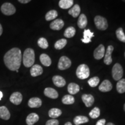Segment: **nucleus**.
Listing matches in <instances>:
<instances>
[{
    "instance_id": "39",
    "label": "nucleus",
    "mask_w": 125,
    "mask_h": 125,
    "mask_svg": "<svg viewBox=\"0 0 125 125\" xmlns=\"http://www.w3.org/2000/svg\"><path fill=\"white\" fill-rule=\"evenodd\" d=\"M31 0H18V1L21 4H27V3L30 2Z\"/></svg>"
},
{
    "instance_id": "45",
    "label": "nucleus",
    "mask_w": 125,
    "mask_h": 125,
    "mask_svg": "<svg viewBox=\"0 0 125 125\" xmlns=\"http://www.w3.org/2000/svg\"><path fill=\"white\" fill-rule=\"evenodd\" d=\"M123 1H124V2H125V0H122Z\"/></svg>"
},
{
    "instance_id": "19",
    "label": "nucleus",
    "mask_w": 125,
    "mask_h": 125,
    "mask_svg": "<svg viewBox=\"0 0 125 125\" xmlns=\"http://www.w3.org/2000/svg\"><path fill=\"white\" fill-rule=\"evenodd\" d=\"M93 37L94 33L92 32L89 29L85 30V31H83V38L81 40V41L82 42L85 43H89L91 42V39Z\"/></svg>"
},
{
    "instance_id": "42",
    "label": "nucleus",
    "mask_w": 125,
    "mask_h": 125,
    "mask_svg": "<svg viewBox=\"0 0 125 125\" xmlns=\"http://www.w3.org/2000/svg\"><path fill=\"white\" fill-rule=\"evenodd\" d=\"M64 125H72V123L71 122H67L64 124Z\"/></svg>"
},
{
    "instance_id": "25",
    "label": "nucleus",
    "mask_w": 125,
    "mask_h": 125,
    "mask_svg": "<svg viewBox=\"0 0 125 125\" xmlns=\"http://www.w3.org/2000/svg\"><path fill=\"white\" fill-rule=\"evenodd\" d=\"M74 4V0H60L59 5L62 9H66L71 8Z\"/></svg>"
},
{
    "instance_id": "23",
    "label": "nucleus",
    "mask_w": 125,
    "mask_h": 125,
    "mask_svg": "<svg viewBox=\"0 0 125 125\" xmlns=\"http://www.w3.org/2000/svg\"><path fill=\"white\" fill-rule=\"evenodd\" d=\"M62 110L59 108H53L50 109L48 112V115L52 119H56L62 115Z\"/></svg>"
},
{
    "instance_id": "1",
    "label": "nucleus",
    "mask_w": 125,
    "mask_h": 125,
    "mask_svg": "<svg viewBox=\"0 0 125 125\" xmlns=\"http://www.w3.org/2000/svg\"><path fill=\"white\" fill-rule=\"evenodd\" d=\"M22 60V54L20 49L13 48L5 54L4 62L9 70L16 71L19 69Z\"/></svg>"
},
{
    "instance_id": "21",
    "label": "nucleus",
    "mask_w": 125,
    "mask_h": 125,
    "mask_svg": "<svg viewBox=\"0 0 125 125\" xmlns=\"http://www.w3.org/2000/svg\"><path fill=\"white\" fill-rule=\"evenodd\" d=\"M10 117V114L9 111L5 106L0 107V118L4 120H9Z\"/></svg>"
},
{
    "instance_id": "12",
    "label": "nucleus",
    "mask_w": 125,
    "mask_h": 125,
    "mask_svg": "<svg viewBox=\"0 0 125 125\" xmlns=\"http://www.w3.org/2000/svg\"><path fill=\"white\" fill-rule=\"evenodd\" d=\"M82 100L83 102L86 107H90L93 105L94 103V98L92 94H84L82 96Z\"/></svg>"
},
{
    "instance_id": "16",
    "label": "nucleus",
    "mask_w": 125,
    "mask_h": 125,
    "mask_svg": "<svg viewBox=\"0 0 125 125\" xmlns=\"http://www.w3.org/2000/svg\"><path fill=\"white\" fill-rule=\"evenodd\" d=\"M52 81L54 85L58 87H64L66 84L64 78L60 75H54L52 78Z\"/></svg>"
},
{
    "instance_id": "15",
    "label": "nucleus",
    "mask_w": 125,
    "mask_h": 125,
    "mask_svg": "<svg viewBox=\"0 0 125 125\" xmlns=\"http://www.w3.org/2000/svg\"><path fill=\"white\" fill-rule=\"evenodd\" d=\"M43 73V68L38 64H34L30 69V74L33 77L40 76Z\"/></svg>"
},
{
    "instance_id": "33",
    "label": "nucleus",
    "mask_w": 125,
    "mask_h": 125,
    "mask_svg": "<svg viewBox=\"0 0 125 125\" xmlns=\"http://www.w3.org/2000/svg\"><path fill=\"white\" fill-rule=\"evenodd\" d=\"M116 35L117 38L120 41L125 43V34L123 32V30L122 27L119 28L116 31Z\"/></svg>"
},
{
    "instance_id": "24",
    "label": "nucleus",
    "mask_w": 125,
    "mask_h": 125,
    "mask_svg": "<svg viewBox=\"0 0 125 125\" xmlns=\"http://www.w3.org/2000/svg\"><path fill=\"white\" fill-rule=\"evenodd\" d=\"M40 59L41 62L44 66L46 67H49L52 64V60L51 59L48 54L43 53L40 55Z\"/></svg>"
},
{
    "instance_id": "43",
    "label": "nucleus",
    "mask_w": 125,
    "mask_h": 125,
    "mask_svg": "<svg viewBox=\"0 0 125 125\" xmlns=\"http://www.w3.org/2000/svg\"><path fill=\"white\" fill-rule=\"evenodd\" d=\"M115 125L114 124V123H111V122H109V123H108L107 125Z\"/></svg>"
},
{
    "instance_id": "26",
    "label": "nucleus",
    "mask_w": 125,
    "mask_h": 125,
    "mask_svg": "<svg viewBox=\"0 0 125 125\" xmlns=\"http://www.w3.org/2000/svg\"><path fill=\"white\" fill-rule=\"evenodd\" d=\"M81 12V8L78 4H75L74 7L71 8L68 11V13L71 15L73 18H76L79 15Z\"/></svg>"
},
{
    "instance_id": "6",
    "label": "nucleus",
    "mask_w": 125,
    "mask_h": 125,
    "mask_svg": "<svg viewBox=\"0 0 125 125\" xmlns=\"http://www.w3.org/2000/svg\"><path fill=\"white\" fill-rule=\"evenodd\" d=\"M1 10L4 15L10 16L15 13L16 8L10 3L5 2L1 6Z\"/></svg>"
},
{
    "instance_id": "37",
    "label": "nucleus",
    "mask_w": 125,
    "mask_h": 125,
    "mask_svg": "<svg viewBox=\"0 0 125 125\" xmlns=\"http://www.w3.org/2000/svg\"><path fill=\"white\" fill-rule=\"evenodd\" d=\"M59 122L58 120L56 119H52L48 120L46 122V125H59Z\"/></svg>"
},
{
    "instance_id": "29",
    "label": "nucleus",
    "mask_w": 125,
    "mask_h": 125,
    "mask_svg": "<svg viewBox=\"0 0 125 125\" xmlns=\"http://www.w3.org/2000/svg\"><path fill=\"white\" fill-rule=\"evenodd\" d=\"M116 90L119 93H124L125 92V79H120L116 84Z\"/></svg>"
},
{
    "instance_id": "34",
    "label": "nucleus",
    "mask_w": 125,
    "mask_h": 125,
    "mask_svg": "<svg viewBox=\"0 0 125 125\" xmlns=\"http://www.w3.org/2000/svg\"><path fill=\"white\" fill-rule=\"evenodd\" d=\"M89 116L92 119H97L100 116V110L98 107H94L93 109H92L91 111L89 114Z\"/></svg>"
},
{
    "instance_id": "13",
    "label": "nucleus",
    "mask_w": 125,
    "mask_h": 125,
    "mask_svg": "<svg viewBox=\"0 0 125 125\" xmlns=\"http://www.w3.org/2000/svg\"><path fill=\"white\" fill-rule=\"evenodd\" d=\"M112 89V85L110 81L107 79L103 81L98 87V89L101 92H108Z\"/></svg>"
},
{
    "instance_id": "44",
    "label": "nucleus",
    "mask_w": 125,
    "mask_h": 125,
    "mask_svg": "<svg viewBox=\"0 0 125 125\" xmlns=\"http://www.w3.org/2000/svg\"><path fill=\"white\" fill-rule=\"evenodd\" d=\"M123 109H124V111H125V103L124 104V106H123Z\"/></svg>"
},
{
    "instance_id": "41",
    "label": "nucleus",
    "mask_w": 125,
    "mask_h": 125,
    "mask_svg": "<svg viewBox=\"0 0 125 125\" xmlns=\"http://www.w3.org/2000/svg\"><path fill=\"white\" fill-rule=\"evenodd\" d=\"M2 97H3V93H2V92H1V91H0V100H1L2 99Z\"/></svg>"
},
{
    "instance_id": "30",
    "label": "nucleus",
    "mask_w": 125,
    "mask_h": 125,
    "mask_svg": "<svg viewBox=\"0 0 125 125\" xmlns=\"http://www.w3.org/2000/svg\"><path fill=\"white\" fill-rule=\"evenodd\" d=\"M75 29L74 27L71 26V27H68L65 29L64 32V36L66 37V38H71L75 35Z\"/></svg>"
},
{
    "instance_id": "17",
    "label": "nucleus",
    "mask_w": 125,
    "mask_h": 125,
    "mask_svg": "<svg viewBox=\"0 0 125 125\" xmlns=\"http://www.w3.org/2000/svg\"><path fill=\"white\" fill-rule=\"evenodd\" d=\"M40 117L37 114L31 113L26 118V123L27 125H33L39 121Z\"/></svg>"
},
{
    "instance_id": "5",
    "label": "nucleus",
    "mask_w": 125,
    "mask_h": 125,
    "mask_svg": "<svg viewBox=\"0 0 125 125\" xmlns=\"http://www.w3.org/2000/svg\"><path fill=\"white\" fill-rule=\"evenodd\" d=\"M112 78L115 81H119L123 75V70L122 65L119 63H116L112 67Z\"/></svg>"
},
{
    "instance_id": "4",
    "label": "nucleus",
    "mask_w": 125,
    "mask_h": 125,
    "mask_svg": "<svg viewBox=\"0 0 125 125\" xmlns=\"http://www.w3.org/2000/svg\"><path fill=\"white\" fill-rule=\"evenodd\" d=\"M94 24L96 25L97 29L99 30H105L108 26L107 20L101 16H96L94 18Z\"/></svg>"
},
{
    "instance_id": "18",
    "label": "nucleus",
    "mask_w": 125,
    "mask_h": 125,
    "mask_svg": "<svg viewBox=\"0 0 125 125\" xmlns=\"http://www.w3.org/2000/svg\"><path fill=\"white\" fill-rule=\"evenodd\" d=\"M42 100L38 97L31 98L28 102V105L30 108H40L42 105Z\"/></svg>"
},
{
    "instance_id": "38",
    "label": "nucleus",
    "mask_w": 125,
    "mask_h": 125,
    "mask_svg": "<svg viewBox=\"0 0 125 125\" xmlns=\"http://www.w3.org/2000/svg\"><path fill=\"white\" fill-rule=\"evenodd\" d=\"M106 123V120L105 119H101L97 121L96 125H105Z\"/></svg>"
},
{
    "instance_id": "32",
    "label": "nucleus",
    "mask_w": 125,
    "mask_h": 125,
    "mask_svg": "<svg viewBox=\"0 0 125 125\" xmlns=\"http://www.w3.org/2000/svg\"><path fill=\"white\" fill-rule=\"evenodd\" d=\"M67 43V41L65 39H60L56 42L54 43V48L56 49L60 50L63 49Z\"/></svg>"
},
{
    "instance_id": "28",
    "label": "nucleus",
    "mask_w": 125,
    "mask_h": 125,
    "mask_svg": "<svg viewBox=\"0 0 125 125\" xmlns=\"http://www.w3.org/2000/svg\"><path fill=\"white\" fill-rule=\"evenodd\" d=\"M62 101L64 104H65V105H71V104L74 103L75 98L71 94H66L62 98Z\"/></svg>"
},
{
    "instance_id": "22",
    "label": "nucleus",
    "mask_w": 125,
    "mask_h": 125,
    "mask_svg": "<svg viewBox=\"0 0 125 125\" xmlns=\"http://www.w3.org/2000/svg\"><path fill=\"white\" fill-rule=\"evenodd\" d=\"M78 26L81 29H83L87 24V19L85 14H81L78 20Z\"/></svg>"
},
{
    "instance_id": "8",
    "label": "nucleus",
    "mask_w": 125,
    "mask_h": 125,
    "mask_svg": "<svg viewBox=\"0 0 125 125\" xmlns=\"http://www.w3.org/2000/svg\"><path fill=\"white\" fill-rule=\"evenodd\" d=\"M105 53V47L102 44L99 45L93 52V56L96 60H101L104 57Z\"/></svg>"
},
{
    "instance_id": "31",
    "label": "nucleus",
    "mask_w": 125,
    "mask_h": 125,
    "mask_svg": "<svg viewBox=\"0 0 125 125\" xmlns=\"http://www.w3.org/2000/svg\"><path fill=\"white\" fill-rule=\"evenodd\" d=\"M57 16H58V13L56 10H51L46 13L45 15V19L46 21H51L55 19Z\"/></svg>"
},
{
    "instance_id": "36",
    "label": "nucleus",
    "mask_w": 125,
    "mask_h": 125,
    "mask_svg": "<svg viewBox=\"0 0 125 125\" xmlns=\"http://www.w3.org/2000/svg\"><path fill=\"white\" fill-rule=\"evenodd\" d=\"M88 84L90 87H95L98 85L100 82V79L97 76H94L90 78L88 81Z\"/></svg>"
},
{
    "instance_id": "20",
    "label": "nucleus",
    "mask_w": 125,
    "mask_h": 125,
    "mask_svg": "<svg viewBox=\"0 0 125 125\" xmlns=\"http://www.w3.org/2000/svg\"><path fill=\"white\" fill-rule=\"evenodd\" d=\"M67 90H68V93L71 95H74L78 93L80 90V87L78 84L72 82L70 83L67 87Z\"/></svg>"
},
{
    "instance_id": "3",
    "label": "nucleus",
    "mask_w": 125,
    "mask_h": 125,
    "mask_svg": "<svg viewBox=\"0 0 125 125\" xmlns=\"http://www.w3.org/2000/svg\"><path fill=\"white\" fill-rule=\"evenodd\" d=\"M76 76L80 79H85L90 75L89 67L85 64H82L78 67L76 71Z\"/></svg>"
},
{
    "instance_id": "2",
    "label": "nucleus",
    "mask_w": 125,
    "mask_h": 125,
    "mask_svg": "<svg viewBox=\"0 0 125 125\" xmlns=\"http://www.w3.org/2000/svg\"><path fill=\"white\" fill-rule=\"evenodd\" d=\"M23 64L26 67L29 68L34 65L35 62V52L31 48H27L25 50L22 57Z\"/></svg>"
},
{
    "instance_id": "35",
    "label": "nucleus",
    "mask_w": 125,
    "mask_h": 125,
    "mask_svg": "<svg viewBox=\"0 0 125 125\" xmlns=\"http://www.w3.org/2000/svg\"><path fill=\"white\" fill-rule=\"evenodd\" d=\"M37 43H38V46H40L41 48H42V49H46L48 48V46H49L48 41L46 40V39L43 38V37L39 38Z\"/></svg>"
},
{
    "instance_id": "27",
    "label": "nucleus",
    "mask_w": 125,
    "mask_h": 125,
    "mask_svg": "<svg viewBox=\"0 0 125 125\" xmlns=\"http://www.w3.org/2000/svg\"><path fill=\"white\" fill-rule=\"evenodd\" d=\"M89 118L87 116H82V115H79L76 116L74 119V123L75 125H79L83 123H87L89 122Z\"/></svg>"
},
{
    "instance_id": "7",
    "label": "nucleus",
    "mask_w": 125,
    "mask_h": 125,
    "mask_svg": "<svg viewBox=\"0 0 125 125\" xmlns=\"http://www.w3.org/2000/svg\"><path fill=\"white\" fill-rule=\"evenodd\" d=\"M71 65V61L67 56H62L59 59L58 63V68L60 70H65L68 69Z\"/></svg>"
},
{
    "instance_id": "9",
    "label": "nucleus",
    "mask_w": 125,
    "mask_h": 125,
    "mask_svg": "<svg viewBox=\"0 0 125 125\" xmlns=\"http://www.w3.org/2000/svg\"><path fill=\"white\" fill-rule=\"evenodd\" d=\"M114 46L112 45H109L106 49L105 54H104V62L106 65H110L112 62V53L114 51Z\"/></svg>"
},
{
    "instance_id": "10",
    "label": "nucleus",
    "mask_w": 125,
    "mask_h": 125,
    "mask_svg": "<svg viewBox=\"0 0 125 125\" xmlns=\"http://www.w3.org/2000/svg\"><path fill=\"white\" fill-rule=\"evenodd\" d=\"M10 101L15 105H19L23 100V96L20 92H16L12 93L10 97Z\"/></svg>"
},
{
    "instance_id": "40",
    "label": "nucleus",
    "mask_w": 125,
    "mask_h": 125,
    "mask_svg": "<svg viewBox=\"0 0 125 125\" xmlns=\"http://www.w3.org/2000/svg\"><path fill=\"white\" fill-rule=\"evenodd\" d=\"M3 32V29H2V27L1 26V24H0V36L2 35Z\"/></svg>"
},
{
    "instance_id": "46",
    "label": "nucleus",
    "mask_w": 125,
    "mask_h": 125,
    "mask_svg": "<svg viewBox=\"0 0 125 125\" xmlns=\"http://www.w3.org/2000/svg\"></svg>"
},
{
    "instance_id": "11",
    "label": "nucleus",
    "mask_w": 125,
    "mask_h": 125,
    "mask_svg": "<svg viewBox=\"0 0 125 125\" xmlns=\"http://www.w3.org/2000/svg\"><path fill=\"white\" fill-rule=\"evenodd\" d=\"M64 26V22L63 20L60 19H57L50 24V28L53 30L59 31L62 30Z\"/></svg>"
},
{
    "instance_id": "14",
    "label": "nucleus",
    "mask_w": 125,
    "mask_h": 125,
    "mask_svg": "<svg viewBox=\"0 0 125 125\" xmlns=\"http://www.w3.org/2000/svg\"><path fill=\"white\" fill-rule=\"evenodd\" d=\"M44 94L45 96L48 97L52 98V99H56L58 98L59 94L56 90L52 87H46L44 90Z\"/></svg>"
}]
</instances>
